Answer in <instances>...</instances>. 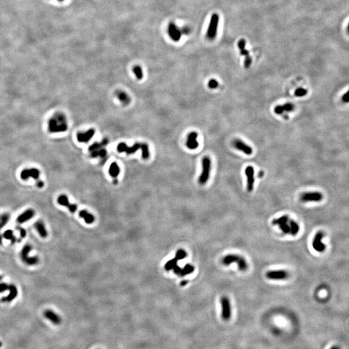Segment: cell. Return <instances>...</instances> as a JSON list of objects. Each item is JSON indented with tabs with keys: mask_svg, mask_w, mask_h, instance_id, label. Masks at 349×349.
<instances>
[{
	"mask_svg": "<svg viewBox=\"0 0 349 349\" xmlns=\"http://www.w3.org/2000/svg\"><path fill=\"white\" fill-rule=\"evenodd\" d=\"M67 128L65 116L62 113H56L48 122V130L51 133H62L66 131Z\"/></svg>",
	"mask_w": 349,
	"mask_h": 349,
	"instance_id": "obj_1",
	"label": "cell"
},
{
	"mask_svg": "<svg viewBox=\"0 0 349 349\" xmlns=\"http://www.w3.org/2000/svg\"><path fill=\"white\" fill-rule=\"evenodd\" d=\"M202 173L200 175L199 179V182L201 185H204L207 182L210 178V171H211V160L208 156L204 157L202 161Z\"/></svg>",
	"mask_w": 349,
	"mask_h": 349,
	"instance_id": "obj_2",
	"label": "cell"
},
{
	"mask_svg": "<svg viewBox=\"0 0 349 349\" xmlns=\"http://www.w3.org/2000/svg\"><path fill=\"white\" fill-rule=\"evenodd\" d=\"M219 21V15L216 13L212 14L206 34L207 38L210 40L214 39L216 37L217 33Z\"/></svg>",
	"mask_w": 349,
	"mask_h": 349,
	"instance_id": "obj_3",
	"label": "cell"
},
{
	"mask_svg": "<svg viewBox=\"0 0 349 349\" xmlns=\"http://www.w3.org/2000/svg\"><path fill=\"white\" fill-rule=\"evenodd\" d=\"M246 40L242 38V39L239 40L238 43H237V46H238V48L239 49L240 55L244 56V68H245V69H248V68L250 67L251 64H252V59L250 55L249 51H248L246 49Z\"/></svg>",
	"mask_w": 349,
	"mask_h": 349,
	"instance_id": "obj_4",
	"label": "cell"
},
{
	"mask_svg": "<svg viewBox=\"0 0 349 349\" xmlns=\"http://www.w3.org/2000/svg\"><path fill=\"white\" fill-rule=\"evenodd\" d=\"M31 246L29 244H26L22 248L20 256L23 261L27 265L33 266L37 264L39 262V259L38 257H29V253L31 250Z\"/></svg>",
	"mask_w": 349,
	"mask_h": 349,
	"instance_id": "obj_5",
	"label": "cell"
},
{
	"mask_svg": "<svg viewBox=\"0 0 349 349\" xmlns=\"http://www.w3.org/2000/svg\"><path fill=\"white\" fill-rule=\"evenodd\" d=\"M324 237V233L322 231H319L314 236V240L312 241V247L314 250L318 252H323L326 250V245L322 242V239Z\"/></svg>",
	"mask_w": 349,
	"mask_h": 349,
	"instance_id": "obj_6",
	"label": "cell"
},
{
	"mask_svg": "<svg viewBox=\"0 0 349 349\" xmlns=\"http://www.w3.org/2000/svg\"><path fill=\"white\" fill-rule=\"evenodd\" d=\"M222 306V318L224 321L229 320L231 316V308L230 299L227 297H222L220 299Z\"/></svg>",
	"mask_w": 349,
	"mask_h": 349,
	"instance_id": "obj_7",
	"label": "cell"
},
{
	"mask_svg": "<svg viewBox=\"0 0 349 349\" xmlns=\"http://www.w3.org/2000/svg\"><path fill=\"white\" fill-rule=\"evenodd\" d=\"M323 199V195L321 193L318 191L307 192L301 195L300 199L304 202H320Z\"/></svg>",
	"mask_w": 349,
	"mask_h": 349,
	"instance_id": "obj_8",
	"label": "cell"
},
{
	"mask_svg": "<svg viewBox=\"0 0 349 349\" xmlns=\"http://www.w3.org/2000/svg\"><path fill=\"white\" fill-rule=\"evenodd\" d=\"M289 274L285 270H272L268 271L266 274V277L271 280H283L288 278Z\"/></svg>",
	"mask_w": 349,
	"mask_h": 349,
	"instance_id": "obj_9",
	"label": "cell"
},
{
	"mask_svg": "<svg viewBox=\"0 0 349 349\" xmlns=\"http://www.w3.org/2000/svg\"><path fill=\"white\" fill-rule=\"evenodd\" d=\"M245 174L247 177V190L252 192L254 190V169L251 166L246 167L245 169Z\"/></svg>",
	"mask_w": 349,
	"mask_h": 349,
	"instance_id": "obj_10",
	"label": "cell"
},
{
	"mask_svg": "<svg viewBox=\"0 0 349 349\" xmlns=\"http://www.w3.org/2000/svg\"><path fill=\"white\" fill-rule=\"evenodd\" d=\"M140 146H141V144L135 143L133 146L129 147L125 143H120L117 146V150L120 153L125 152L127 155H130L135 153L136 151H137L140 148Z\"/></svg>",
	"mask_w": 349,
	"mask_h": 349,
	"instance_id": "obj_11",
	"label": "cell"
},
{
	"mask_svg": "<svg viewBox=\"0 0 349 349\" xmlns=\"http://www.w3.org/2000/svg\"><path fill=\"white\" fill-rule=\"evenodd\" d=\"M233 145H234V146L237 150L243 152V153H245L246 155H250L253 153L252 148L240 139L234 140V142H233Z\"/></svg>",
	"mask_w": 349,
	"mask_h": 349,
	"instance_id": "obj_12",
	"label": "cell"
},
{
	"mask_svg": "<svg viewBox=\"0 0 349 349\" xmlns=\"http://www.w3.org/2000/svg\"><path fill=\"white\" fill-rule=\"evenodd\" d=\"M40 171L36 168H31V169L23 170L20 176L23 180H27L29 178H33L35 180H38L39 178Z\"/></svg>",
	"mask_w": 349,
	"mask_h": 349,
	"instance_id": "obj_13",
	"label": "cell"
},
{
	"mask_svg": "<svg viewBox=\"0 0 349 349\" xmlns=\"http://www.w3.org/2000/svg\"><path fill=\"white\" fill-rule=\"evenodd\" d=\"M58 203L60 205L67 207L71 213H74L77 210V206L74 204H71L68 199L67 196L65 195H61L58 198Z\"/></svg>",
	"mask_w": 349,
	"mask_h": 349,
	"instance_id": "obj_14",
	"label": "cell"
},
{
	"mask_svg": "<svg viewBox=\"0 0 349 349\" xmlns=\"http://www.w3.org/2000/svg\"><path fill=\"white\" fill-rule=\"evenodd\" d=\"M43 316L54 324H60L62 322L61 317L51 310H46L43 313Z\"/></svg>",
	"mask_w": 349,
	"mask_h": 349,
	"instance_id": "obj_15",
	"label": "cell"
},
{
	"mask_svg": "<svg viewBox=\"0 0 349 349\" xmlns=\"http://www.w3.org/2000/svg\"><path fill=\"white\" fill-rule=\"evenodd\" d=\"M8 290H9L10 293L6 297H4V298L1 299V302H4V303H8V302H10L12 301H13L16 298L17 295H18V289L16 286L14 284H9V288H8Z\"/></svg>",
	"mask_w": 349,
	"mask_h": 349,
	"instance_id": "obj_16",
	"label": "cell"
},
{
	"mask_svg": "<svg viewBox=\"0 0 349 349\" xmlns=\"http://www.w3.org/2000/svg\"><path fill=\"white\" fill-rule=\"evenodd\" d=\"M95 133V130L94 129H90L84 133H78L77 135V139L80 142L86 143L93 137Z\"/></svg>",
	"mask_w": 349,
	"mask_h": 349,
	"instance_id": "obj_17",
	"label": "cell"
},
{
	"mask_svg": "<svg viewBox=\"0 0 349 349\" xmlns=\"http://www.w3.org/2000/svg\"><path fill=\"white\" fill-rule=\"evenodd\" d=\"M198 136V134L196 132H191L188 136L186 145L187 147L190 150H195L199 146V143L196 141V138Z\"/></svg>",
	"mask_w": 349,
	"mask_h": 349,
	"instance_id": "obj_18",
	"label": "cell"
},
{
	"mask_svg": "<svg viewBox=\"0 0 349 349\" xmlns=\"http://www.w3.org/2000/svg\"><path fill=\"white\" fill-rule=\"evenodd\" d=\"M168 33L171 38L174 40L175 42H177L181 37V33L179 31V28L176 27L174 23H171L168 28Z\"/></svg>",
	"mask_w": 349,
	"mask_h": 349,
	"instance_id": "obj_19",
	"label": "cell"
},
{
	"mask_svg": "<svg viewBox=\"0 0 349 349\" xmlns=\"http://www.w3.org/2000/svg\"><path fill=\"white\" fill-rule=\"evenodd\" d=\"M34 215H35V211L33 210H32V209L27 210L24 211L23 214H22L21 215L18 217L17 222L19 224H23L24 222L28 221L29 220L31 219L34 216Z\"/></svg>",
	"mask_w": 349,
	"mask_h": 349,
	"instance_id": "obj_20",
	"label": "cell"
},
{
	"mask_svg": "<svg viewBox=\"0 0 349 349\" xmlns=\"http://www.w3.org/2000/svg\"><path fill=\"white\" fill-rule=\"evenodd\" d=\"M241 256L235 254H229L224 257L222 259V263L225 266H229L232 263H238Z\"/></svg>",
	"mask_w": 349,
	"mask_h": 349,
	"instance_id": "obj_21",
	"label": "cell"
},
{
	"mask_svg": "<svg viewBox=\"0 0 349 349\" xmlns=\"http://www.w3.org/2000/svg\"><path fill=\"white\" fill-rule=\"evenodd\" d=\"M79 216L82 218L87 224H91L95 221V217L93 214L89 213L86 210H81L79 211Z\"/></svg>",
	"mask_w": 349,
	"mask_h": 349,
	"instance_id": "obj_22",
	"label": "cell"
},
{
	"mask_svg": "<svg viewBox=\"0 0 349 349\" xmlns=\"http://www.w3.org/2000/svg\"><path fill=\"white\" fill-rule=\"evenodd\" d=\"M34 227L42 237L45 238L47 236V231L45 228V226L42 221L36 222L34 224Z\"/></svg>",
	"mask_w": 349,
	"mask_h": 349,
	"instance_id": "obj_23",
	"label": "cell"
},
{
	"mask_svg": "<svg viewBox=\"0 0 349 349\" xmlns=\"http://www.w3.org/2000/svg\"><path fill=\"white\" fill-rule=\"evenodd\" d=\"M116 96H117L118 100L123 104H124V105H127V104H129L130 103V102H131L130 97L124 91H118L116 93Z\"/></svg>",
	"mask_w": 349,
	"mask_h": 349,
	"instance_id": "obj_24",
	"label": "cell"
},
{
	"mask_svg": "<svg viewBox=\"0 0 349 349\" xmlns=\"http://www.w3.org/2000/svg\"><path fill=\"white\" fill-rule=\"evenodd\" d=\"M109 172L110 175L112 176V177H113L115 179L117 178V176H118L120 172V168L118 166V164H116V162L112 163L110 165Z\"/></svg>",
	"mask_w": 349,
	"mask_h": 349,
	"instance_id": "obj_25",
	"label": "cell"
},
{
	"mask_svg": "<svg viewBox=\"0 0 349 349\" xmlns=\"http://www.w3.org/2000/svg\"><path fill=\"white\" fill-rule=\"evenodd\" d=\"M108 142H109V140L106 138V139H103L102 141L100 143H98V142L94 143L89 147V151L90 152H91V151H93L97 150L99 149H101V148H103V147L106 146L107 145Z\"/></svg>",
	"mask_w": 349,
	"mask_h": 349,
	"instance_id": "obj_26",
	"label": "cell"
},
{
	"mask_svg": "<svg viewBox=\"0 0 349 349\" xmlns=\"http://www.w3.org/2000/svg\"><path fill=\"white\" fill-rule=\"evenodd\" d=\"M290 234L293 235L295 236L298 234V233L300 230V227L298 223L295 222L294 220H290Z\"/></svg>",
	"mask_w": 349,
	"mask_h": 349,
	"instance_id": "obj_27",
	"label": "cell"
},
{
	"mask_svg": "<svg viewBox=\"0 0 349 349\" xmlns=\"http://www.w3.org/2000/svg\"><path fill=\"white\" fill-rule=\"evenodd\" d=\"M195 270V267L193 266H192L191 264H186L185 266L183 268H181V271H180V273L179 275L180 276H185L187 275H189L191 273H193Z\"/></svg>",
	"mask_w": 349,
	"mask_h": 349,
	"instance_id": "obj_28",
	"label": "cell"
},
{
	"mask_svg": "<svg viewBox=\"0 0 349 349\" xmlns=\"http://www.w3.org/2000/svg\"><path fill=\"white\" fill-rule=\"evenodd\" d=\"M106 155H107V151L105 149H103V148H101V149L91 151V156L93 158H97V157L104 158V157H106Z\"/></svg>",
	"mask_w": 349,
	"mask_h": 349,
	"instance_id": "obj_29",
	"label": "cell"
},
{
	"mask_svg": "<svg viewBox=\"0 0 349 349\" xmlns=\"http://www.w3.org/2000/svg\"><path fill=\"white\" fill-rule=\"evenodd\" d=\"M140 148H141V150H142V156L144 159H148L150 158V150H149V146L147 144L145 143H143L141 144V146H140Z\"/></svg>",
	"mask_w": 349,
	"mask_h": 349,
	"instance_id": "obj_30",
	"label": "cell"
},
{
	"mask_svg": "<svg viewBox=\"0 0 349 349\" xmlns=\"http://www.w3.org/2000/svg\"><path fill=\"white\" fill-rule=\"evenodd\" d=\"M3 237L5 239L10 240L12 244H14L16 241V237L14 235L13 231L10 230H6L4 232L3 234Z\"/></svg>",
	"mask_w": 349,
	"mask_h": 349,
	"instance_id": "obj_31",
	"label": "cell"
},
{
	"mask_svg": "<svg viewBox=\"0 0 349 349\" xmlns=\"http://www.w3.org/2000/svg\"><path fill=\"white\" fill-rule=\"evenodd\" d=\"M237 266L239 270L241 272H245L248 268V264L247 261L243 257H240L239 261L237 263Z\"/></svg>",
	"mask_w": 349,
	"mask_h": 349,
	"instance_id": "obj_32",
	"label": "cell"
},
{
	"mask_svg": "<svg viewBox=\"0 0 349 349\" xmlns=\"http://www.w3.org/2000/svg\"><path fill=\"white\" fill-rule=\"evenodd\" d=\"M288 221V217L287 215H283L279 218L273 220L272 224L274 225H281L284 223H287Z\"/></svg>",
	"mask_w": 349,
	"mask_h": 349,
	"instance_id": "obj_33",
	"label": "cell"
},
{
	"mask_svg": "<svg viewBox=\"0 0 349 349\" xmlns=\"http://www.w3.org/2000/svg\"><path fill=\"white\" fill-rule=\"evenodd\" d=\"M177 260H176L175 258L172 259L170 260H168V261L166 263L165 266H164V268H165V269L166 271H170L173 270L174 267L177 265Z\"/></svg>",
	"mask_w": 349,
	"mask_h": 349,
	"instance_id": "obj_34",
	"label": "cell"
},
{
	"mask_svg": "<svg viewBox=\"0 0 349 349\" xmlns=\"http://www.w3.org/2000/svg\"><path fill=\"white\" fill-rule=\"evenodd\" d=\"M9 215L8 214H3L0 216V230L5 226L9 220Z\"/></svg>",
	"mask_w": 349,
	"mask_h": 349,
	"instance_id": "obj_35",
	"label": "cell"
},
{
	"mask_svg": "<svg viewBox=\"0 0 349 349\" xmlns=\"http://www.w3.org/2000/svg\"><path fill=\"white\" fill-rule=\"evenodd\" d=\"M133 72L136 78L138 80H142L143 78V71L140 66L139 65L135 66L133 68Z\"/></svg>",
	"mask_w": 349,
	"mask_h": 349,
	"instance_id": "obj_36",
	"label": "cell"
},
{
	"mask_svg": "<svg viewBox=\"0 0 349 349\" xmlns=\"http://www.w3.org/2000/svg\"><path fill=\"white\" fill-rule=\"evenodd\" d=\"M186 257H187L186 252L182 249H179L176 252L175 258L177 260H180L185 259Z\"/></svg>",
	"mask_w": 349,
	"mask_h": 349,
	"instance_id": "obj_37",
	"label": "cell"
},
{
	"mask_svg": "<svg viewBox=\"0 0 349 349\" xmlns=\"http://www.w3.org/2000/svg\"><path fill=\"white\" fill-rule=\"evenodd\" d=\"M294 94L296 97H304V96H305L307 94V90L304 89V88L300 87V88H298V89H297L295 91Z\"/></svg>",
	"mask_w": 349,
	"mask_h": 349,
	"instance_id": "obj_38",
	"label": "cell"
},
{
	"mask_svg": "<svg viewBox=\"0 0 349 349\" xmlns=\"http://www.w3.org/2000/svg\"><path fill=\"white\" fill-rule=\"evenodd\" d=\"M279 228H280V229L282 230V231L284 233V234H288L290 233V226L288 225L287 223H284V224H281V225H279Z\"/></svg>",
	"mask_w": 349,
	"mask_h": 349,
	"instance_id": "obj_39",
	"label": "cell"
},
{
	"mask_svg": "<svg viewBox=\"0 0 349 349\" xmlns=\"http://www.w3.org/2000/svg\"><path fill=\"white\" fill-rule=\"evenodd\" d=\"M283 109H284V111L291 112L292 111H294V104H292V103H284V105H283Z\"/></svg>",
	"mask_w": 349,
	"mask_h": 349,
	"instance_id": "obj_40",
	"label": "cell"
},
{
	"mask_svg": "<svg viewBox=\"0 0 349 349\" xmlns=\"http://www.w3.org/2000/svg\"><path fill=\"white\" fill-rule=\"evenodd\" d=\"M208 86L210 88V89H216V88L219 86V82L215 79H211L210 80L209 82H208Z\"/></svg>",
	"mask_w": 349,
	"mask_h": 349,
	"instance_id": "obj_41",
	"label": "cell"
},
{
	"mask_svg": "<svg viewBox=\"0 0 349 349\" xmlns=\"http://www.w3.org/2000/svg\"><path fill=\"white\" fill-rule=\"evenodd\" d=\"M284 112L283 106H277L274 108V113L277 115H281Z\"/></svg>",
	"mask_w": 349,
	"mask_h": 349,
	"instance_id": "obj_42",
	"label": "cell"
},
{
	"mask_svg": "<svg viewBox=\"0 0 349 349\" xmlns=\"http://www.w3.org/2000/svg\"><path fill=\"white\" fill-rule=\"evenodd\" d=\"M8 288H9V284H7L5 283H0V293H2L8 290Z\"/></svg>",
	"mask_w": 349,
	"mask_h": 349,
	"instance_id": "obj_43",
	"label": "cell"
},
{
	"mask_svg": "<svg viewBox=\"0 0 349 349\" xmlns=\"http://www.w3.org/2000/svg\"><path fill=\"white\" fill-rule=\"evenodd\" d=\"M18 230H19V232H20V236H21V237H22V239H23V238L25 237L26 236V234H26V231H25V229H23V228H21V227H18Z\"/></svg>",
	"mask_w": 349,
	"mask_h": 349,
	"instance_id": "obj_44",
	"label": "cell"
},
{
	"mask_svg": "<svg viewBox=\"0 0 349 349\" xmlns=\"http://www.w3.org/2000/svg\"><path fill=\"white\" fill-rule=\"evenodd\" d=\"M342 101L345 103H348L349 101L348 98V91H347L345 94H344L342 97Z\"/></svg>",
	"mask_w": 349,
	"mask_h": 349,
	"instance_id": "obj_45",
	"label": "cell"
},
{
	"mask_svg": "<svg viewBox=\"0 0 349 349\" xmlns=\"http://www.w3.org/2000/svg\"><path fill=\"white\" fill-rule=\"evenodd\" d=\"M173 272H174L175 274H176V275H179L180 273V271H181V268H180L179 266H177V265H176L174 267V268H173Z\"/></svg>",
	"mask_w": 349,
	"mask_h": 349,
	"instance_id": "obj_46",
	"label": "cell"
},
{
	"mask_svg": "<svg viewBox=\"0 0 349 349\" xmlns=\"http://www.w3.org/2000/svg\"><path fill=\"white\" fill-rule=\"evenodd\" d=\"M36 184H37V186L38 188H43L44 186V184H44V182L43 181H42V180H38Z\"/></svg>",
	"mask_w": 349,
	"mask_h": 349,
	"instance_id": "obj_47",
	"label": "cell"
},
{
	"mask_svg": "<svg viewBox=\"0 0 349 349\" xmlns=\"http://www.w3.org/2000/svg\"><path fill=\"white\" fill-rule=\"evenodd\" d=\"M187 283H188V281H187L184 280V281H182L181 283H180V285H181L182 286H186V284H187Z\"/></svg>",
	"mask_w": 349,
	"mask_h": 349,
	"instance_id": "obj_48",
	"label": "cell"
},
{
	"mask_svg": "<svg viewBox=\"0 0 349 349\" xmlns=\"http://www.w3.org/2000/svg\"><path fill=\"white\" fill-rule=\"evenodd\" d=\"M2 237H3V236L0 234V244H1V243H2Z\"/></svg>",
	"mask_w": 349,
	"mask_h": 349,
	"instance_id": "obj_49",
	"label": "cell"
},
{
	"mask_svg": "<svg viewBox=\"0 0 349 349\" xmlns=\"http://www.w3.org/2000/svg\"><path fill=\"white\" fill-rule=\"evenodd\" d=\"M330 349H340V348H339V347H336V346H334V347H332V348H330Z\"/></svg>",
	"mask_w": 349,
	"mask_h": 349,
	"instance_id": "obj_50",
	"label": "cell"
},
{
	"mask_svg": "<svg viewBox=\"0 0 349 349\" xmlns=\"http://www.w3.org/2000/svg\"><path fill=\"white\" fill-rule=\"evenodd\" d=\"M2 346H3V343H2V342H0V348H1Z\"/></svg>",
	"mask_w": 349,
	"mask_h": 349,
	"instance_id": "obj_51",
	"label": "cell"
},
{
	"mask_svg": "<svg viewBox=\"0 0 349 349\" xmlns=\"http://www.w3.org/2000/svg\"><path fill=\"white\" fill-rule=\"evenodd\" d=\"M2 279H3V277L1 275H0V281H1Z\"/></svg>",
	"mask_w": 349,
	"mask_h": 349,
	"instance_id": "obj_52",
	"label": "cell"
},
{
	"mask_svg": "<svg viewBox=\"0 0 349 349\" xmlns=\"http://www.w3.org/2000/svg\"><path fill=\"white\" fill-rule=\"evenodd\" d=\"M60 1H63V0H60Z\"/></svg>",
	"mask_w": 349,
	"mask_h": 349,
	"instance_id": "obj_53",
	"label": "cell"
}]
</instances>
